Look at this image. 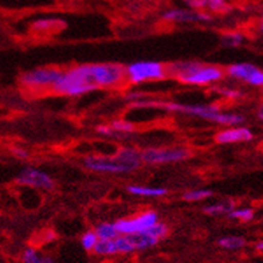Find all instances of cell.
Wrapping results in <instances>:
<instances>
[{
  "label": "cell",
  "instance_id": "1",
  "mask_svg": "<svg viewBox=\"0 0 263 263\" xmlns=\"http://www.w3.org/2000/svg\"><path fill=\"white\" fill-rule=\"evenodd\" d=\"M141 152L132 146H122L113 156L91 155L83 159V165L97 173H130L141 166Z\"/></svg>",
  "mask_w": 263,
  "mask_h": 263
},
{
  "label": "cell",
  "instance_id": "2",
  "mask_svg": "<svg viewBox=\"0 0 263 263\" xmlns=\"http://www.w3.org/2000/svg\"><path fill=\"white\" fill-rule=\"evenodd\" d=\"M166 74L185 85L208 86L222 81L226 76V70L215 65H203L195 61H184L168 66Z\"/></svg>",
  "mask_w": 263,
  "mask_h": 263
},
{
  "label": "cell",
  "instance_id": "3",
  "mask_svg": "<svg viewBox=\"0 0 263 263\" xmlns=\"http://www.w3.org/2000/svg\"><path fill=\"white\" fill-rule=\"evenodd\" d=\"M82 82L90 91L98 89H113L125 82V67L118 63H90L74 66Z\"/></svg>",
  "mask_w": 263,
  "mask_h": 263
},
{
  "label": "cell",
  "instance_id": "4",
  "mask_svg": "<svg viewBox=\"0 0 263 263\" xmlns=\"http://www.w3.org/2000/svg\"><path fill=\"white\" fill-rule=\"evenodd\" d=\"M166 77V66L156 61H140L125 67V80L133 85L161 81Z\"/></svg>",
  "mask_w": 263,
  "mask_h": 263
},
{
  "label": "cell",
  "instance_id": "5",
  "mask_svg": "<svg viewBox=\"0 0 263 263\" xmlns=\"http://www.w3.org/2000/svg\"><path fill=\"white\" fill-rule=\"evenodd\" d=\"M61 74L62 70L57 67H36L25 71L19 81L22 86L28 90H46V89H52Z\"/></svg>",
  "mask_w": 263,
  "mask_h": 263
},
{
  "label": "cell",
  "instance_id": "6",
  "mask_svg": "<svg viewBox=\"0 0 263 263\" xmlns=\"http://www.w3.org/2000/svg\"><path fill=\"white\" fill-rule=\"evenodd\" d=\"M190 155V149L184 146H161V148H148L142 151L141 160L145 164L160 165V164L180 163L188 159Z\"/></svg>",
  "mask_w": 263,
  "mask_h": 263
},
{
  "label": "cell",
  "instance_id": "7",
  "mask_svg": "<svg viewBox=\"0 0 263 263\" xmlns=\"http://www.w3.org/2000/svg\"><path fill=\"white\" fill-rule=\"evenodd\" d=\"M156 222H159V215L156 212L144 211L133 218L120 219L115 222V226L120 235H130V234L144 232Z\"/></svg>",
  "mask_w": 263,
  "mask_h": 263
},
{
  "label": "cell",
  "instance_id": "8",
  "mask_svg": "<svg viewBox=\"0 0 263 263\" xmlns=\"http://www.w3.org/2000/svg\"><path fill=\"white\" fill-rule=\"evenodd\" d=\"M16 183L42 191H51L55 188V181L49 173L34 166H26L25 170L17 173Z\"/></svg>",
  "mask_w": 263,
  "mask_h": 263
},
{
  "label": "cell",
  "instance_id": "9",
  "mask_svg": "<svg viewBox=\"0 0 263 263\" xmlns=\"http://www.w3.org/2000/svg\"><path fill=\"white\" fill-rule=\"evenodd\" d=\"M226 74L234 80L242 81V82L251 85L254 87H260L263 85V71L253 63H234V65L227 67Z\"/></svg>",
  "mask_w": 263,
  "mask_h": 263
},
{
  "label": "cell",
  "instance_id": "10",
  "mask_svg": "<svg viewBox=\"0 0 263 263\" xmlns=\"http://www.w3.org/2000/svg\"><path fill=\"white\" fill-rule=\"evenodd\" d=\"M163 19L170 23H208L212 21V15L204 10L171 8L164 12Z\"/></svg>",
  "mask_w": 263,
  "mask_h": 263
},
{
  "label": "cell",
  "instance_id": "11",
  "mask_svg": "<svg viewBox=\"0 0 263 263\" xmlns=\"http://www.w3.org/2000/svg\"><path fill=\"white\" fill-rule=\"evenodd\" d=\"M254 139L253 130L243 125L226 126V129L219 130L215 135V141L220 145L236 144V142H249Z\"/></svg>",
  "mask_w": 263,
  "mask_h": 263
},
{
  "label": "cell",
  "instance_id": "12",
  "mask_svg": "<svg viewBox=\"0 0 263 263\" xmlns=\"http://www.w3.org/2000/svg\"><path fill=\"white\" fill-rule=\"evenodd\" d=\"M128 192L133 196L140 197H161L165 196L168 191L161 187H148V185H139V184H133L129 185Z\"/></svg>",
  "mask_w": 263,
  "mask_h": 263
},
{
  "label": "cell",
  "instance_id": "13",
  "mask_svg": "<svg viewBox=\"0 0 263 263\" xmlns=\"http://www.w3.org/2000/svg\"><path fill=\"white\" fill-rule=\"evenodd\" d=\"M132 240V245L135 247V251L137 250H146L151 247L156 246L159 240L156 238H153L146 232H137V234H130L129 235Z\"/></svg>",
  "mask_w": 263,
  "mask_h": 263
},
{
  "label": "cell",
  "instance_id": "14",
  "mask_svg": "<svg viewBox=\"0 0 263 263\" xmlns=\"http://www.w3.org/2000/svg\"><path fill=\"white\" fill-rule=\"evenodd\" d=\"M234 207H235V204L232 200H222L218 201V203L207 204L203 208V211L210 216H219V215H227Z\"/></svg>",
  "mask_w": 263,
  "mask_h": 263
},
{
  "label": "cell",
  "instance_id": "15",
  "mask_svg": "<svg viewBox=\"0 0 263 263\" xmlns=\"http://www.w3.org/2000/svg\"><path fill=\"white\" fill-rule=\"evenodd\" d=\"M246 239L243 236H235V235H230V236H223L218 240V245L222 249L226 250H240L246 246Z\"/></svg>",
  "mask_w": 263,
  "mask_h": 263
},
{
  "label": "cell",
  "instance_id": "16",
  "mask_svg": "<svg viewBox=\"0 0 263 263\" xmlns=\"http://www.w3.org/2000/svg\"><path fill=\"white\" fill-rule=\"evenodd\" d=\"M110 128L113 129V130L117 132L122 139H125V137H128L129 135H132V133L135 132L136 125L132 121H128V120H122V118L120 120V118H118V120L111 121Z\"/></svg>",
  "mask_w": 263,
  "mask_h": 263
},
{
  "label": "cell",
  "instance_id": "17",
  "mask_svg": "<svg viewBox=\"0 0 263 263\" xmlns=\"http://www.w3.org/2000/svg\"><path fill=\"white\" fill-rule=\"evenodd\" d=\"M93 251L97 255H116V246L113 239H98L97 245L93 249Z\"/></svg>",
  "mask_w": 263,
  "mask_h": 263
},
{
  "label": "cell",
  "instance_id": "18",
  "mask_svg": "<svg viewBox=\"0 0 263 263\" xmlns=\"http://www.w3.org/2000/svg\"><path fill=\"white\" fill-rule=\"evenodd\" d=\"M94 232L97 234L98 239H115L118 236L117 229H116L115 223H100V224L94 229Z\"/></svg>",
  "mask_w": 263,
  "mask_h": 263
},
{
  "label": "cell",
  "instance_id": "19",
  "mask_svg": "<svg viewBox=\"0 0 263 263\" xmlns=\"http://www.w3.org/2000/svg\"><path fill=\"white\" fill-rule=\"evenodd\" d=\"M230 219H235V220H240V222H251L255 218V212L253 208H232L231 211L227 214Z\"/></svg>",
  "mask_w": 263,
  "mask_h": 263
},
{
  "label": "cell",
  "instance_id": "20",
  "mask_svg": "<svg viewBox=\"0 0 263 263\" xmlns=\"http://www.w3.org/2000/svg\"><path fill=\"white\" fill-rule=\"evenodd\" d=\"M245 41H246V36L240 31H229L222 36V42L226 47H240Z\"/></svg>",
  "mask_w": 263,
  "mask_h": 263
},
{
  "label": "cell",
  "instance_id": "21",
  "mask_svg": "<svg viewBox=\"0 0 263 263\" xmlns=\"http://www.w3.org/2000/svg\"><path fill=\"white\" fill-rule=\"evenodd\" d=\"M58 25H63V22L54 17H45V19L34 22L32 28L35 31H51V30H57Z\"/></svg>",
  "mask_w": 263,
  "mask_h": 263
},
{
  "label": "cell",
  "instance_id": "22",
  "mask_svg": "<svg viewBox=\"0 0 263 263\" xmlns=\"http://www.w3.org/2000/svg\"><path fill=\"white\" fill-rule=\"evenodd\" d=\"M113 240H115L116 253L117 254H130L135 251V247L132 245L129 235H118Z\"/></svg>",
  "mask_w": 263,
  "mask_h": 263
},
{
  "label": "cell",
  "instance_id": "23",
  "mask_svg": "<svg viewBox=\"0 0 263 263\" xmlns=\"http://www.w3.org/2000/svg\"><path fill=\"white\" fill-rule=\"evenodd\" d=\"M214 196V192L211 190H204V188H199V190H190L183 195V199L187 201H201L205 199H210Z\"/></svg>",
  "mask_w": 263,
  "mask_h": 263
},
{
  "label": "cell",
  "instance_id": "24",
  "mask_svg": "<svg viewBox=\"0 0 263 263\" xmlns=\"http://www.w3.org/2000/svg\"><path fill=\"white\" fill-rule=\"evenodd\" d=\"M47 256L42 255L34 247H27L22 254V263H46Z\"/></svg>",
  "mask_w": 263,
  "mask_h": 263
},
{
  "label": "cell",
  "instance_id": "25",
  "mask_svg": "<svg viewBox=\"0 0 263 263\" xmlns=\"http://www.w3.org/2000/svg\"><path fill=\"white\" fill-rule=\"evenodd\" d=\"M215 91L219 93L226 100H239V98L243 97V91H240L239 89L230 86H216L214 87Z\"/></svg>",
  "mask_w": 263,
  "mask_h": 263
},
{
  "label": "cell",
  "instance_id": "26",
  "mask_svg": "<svg viewBox=\"0 0 263 263\" xmlns=\"http://www.w3.org/2000/svg\"><path fill=\"white\" fill-rule=\"evenodd\" d=\"M144 232L149 234V235L153 236V238H156L157 240H161V239L165 238V236L168 235V226L164 224V223L161 222H156Z\"/></svg>",
  "mask_w": 263,
  "mask_h": 263
},
{
  "label": "cell",
  "instance_id": "27",
  "mask_svg": "<svg viewBox=\"0 0 263 263\" xmlns=\"http://www.w3.org/2000/svg\"><path fill=\"white\" fill-rule=\"evenodd\" d=\"M229 3L226 0H204V10L211 12H227L229 11Z\"/></svg>",
  "mask_w": 263,
  "mask_h": 263
},
{
  "label": "cell",
  "instance_id": "28",
  "mask_svg": "<svg viewBox=\"0 0 263 263\" xmlns=\"http://www.w3.org/2000/svg\"><path fill=\"white\" fill-rule=\"evenodd\" d=\"M98 242V236L97 234L93 231H86L81 236V245L86 251H93V249L96 247Z\"/></svg>",
  "mask_w": 263,
  "mask_h": 263
},
{
  "label": "cell",
  "instance_id": "29",
  "mask_svg": "<svg viewBox=\"0 0 263 263\" xmlns=\"http://www.w3.org/2000/svg\"><path fill=\"white\" fill-rule=\"evenodd\" d=\"M96 130H97L98 135L107 137V139H122L117 132L113 130V129L110 128V125H98L97 128H96Z\"/></svg>",
  "mask_w": 263,
  "mask_h": 263
},
{
  "label": "cell",
  "instance_id": "30",
  "mask_svg": "<svg viewBox=\"0 0 263 263\" xmlns=\"http://www.w3.org/2000/svg\"><path fill=\"white\" fill-rule=\"evenodd\" d=\"M191 10H204V0H181Z\"/></svg>",
  "mask_w": 263,
  "mask_h": 263
},
{
  "label": "cell",
  "instance_id": "31",
  "mask_svg": "<svg viewBox=\"0 0 263 263\" xmlns=\"http://www.w3.org/2000/svg\"><path fill=\"white\" fill-rule=\"evenodd\" d=\"M125 98L130 102H136V101H140V100H144L145 98V93H142V91H137V90H132L129 91Z\"/></svg>",
  "mask_w": 263,
  "mask_h": 263
},
{
  "label": "cell",
  "instance_id": "32",
  "mask_svg": "<svg viewBox=\"0 0 263 263\" xmlns=\"http://www.w3.org/2000/svg\"><path fill=\"white\" fill-rule=\"evenodd\" d=\"M12 153H14V156L17 157V159H27L28 157L27 151L23 148H12Z\"/></svg>",
  "mask_w": 263,
  "mask_h": 263
},
{
  "label": "cell",
  "instance_id": "33",
  "mask_svg": "<svg viewBox=\"0 0 263 263\" xmlns=\"http://www.w3.org/2000/svg\"><path fill=\"white\" fill-rule=\"evenodd\" d=\"M255 250H256V253L262 254V251H263V242H262V240H258V242L255 243Z\"/></svg>",
  "mask_w": 263,
  "mask_h": 263
},
{
  "label": "cell",
  "instance_id": "34",
  "mask_svg": "<svg viewBox=\"0 0 263 263\" xmlns=\"http://www.w3.org/2000/svg\"><path fill=\"white\" fill-rule=\"evenodd\" d=\"M258 118H259L260 121H262V120H263V110H262V106H260L259 109H258Z\"/></svg>",
  "mask_w": 263,
  "mask_h": 263
}]
</instances>
